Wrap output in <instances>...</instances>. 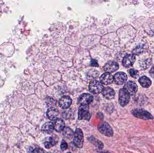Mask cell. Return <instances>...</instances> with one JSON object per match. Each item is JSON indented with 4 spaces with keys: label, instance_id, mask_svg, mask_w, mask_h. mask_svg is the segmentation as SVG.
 <instances>
[{
    "label": "cell",
    "instance_id": "16",
    "mask_svg": "<svg viewBox=\"0 0 154 153\" xmlns=\"http://www.w3.org/2000/svg\"><path fill=\"white\" fill-rule=\"evenodd\" d=\"M59 111L55 107H51L48 109L47 112V117L51 121H54L58 118L59 116Z\"/></svg>",
    "mask_w": 154,
    "mask_h": 153
},
{
    "label": "cell",
    "instance_id": "6",
    "mask_svg": "<svg viewBox=\"0 0 154 153\" xmlns=\"http://www.w3.org/2000/svg\"><path fill=\"white\" fill-rule=\"evenodd\" d=\"M98 129L101 133L107 136H113L114 131L111 126L107 122H104L98 127Z\"/></svg>",
    "mask_w": 154,
    "mask_h": 153
},
{
    "label": "cell",
    "instance_id": "27",
    "mask_svg": "<svg viewBox=\"0 0 154 153\" xmlns=\"http://www.w3.org/2000/svg\"><path fill=\"white\" fill-rule=\"evenodd\" d=\"M42 149H39V148H35V149H33V150H32L31 151H30V152H43L44 151H41Z\"/></svg>",
    "mask_w": 154,
    "mask_h": 153
},
{
    "label": "cell",
    "instance_id": "5",
    "mask_svg": "<svg viewBox=\"0 0 154 153\" xmlns=\"http://www.w3.org/2000/svg\"><path fill=\"white\" fill-rule=\"evenodd\" d=\"M104 89L102 83L97 80H93L90 83L89 90L94 94H99L101 93Z\"/></svg>",
    "mask_w": 154,
    "mask_h": 153
},
{
    "label": "cell",
    "instance_id": "23",
    "mask_svg": "<svg viewBox=\"0 0 154 153\" xmlns=\"http://www.w3.org/2000/svg\"><path fill=\"white\" fill-rule=\"evenodd\" d=\"M129 73L131 77H133L134 78H137L139 76V72L135 69H131L130 70Z\"/></svg>",
    "mask_w": 154,
    "mask_h": 153
},
{
    "label": "cell",
    "instance_id": "14",
    "mask_svg": "<svg viewBox=\"0 0 154 153\" xmlns=\"http://www.w3.org/2000/svg\"><path fill=\"white\" fill-rule=\"evenodd\" d=\"M102 93L103 96L108 100L113 99L115 95L114 89L109 87H107L103 89Z\"/></svg>",
    "mask_w": 154,
    "mask_h": 153
},
{
    "label": "cell",
    "instance_id": "7",
    "mask_svg": "<svg viewBox=\"0 0 154 153\" xmlns=\"http://www.w3.org/2000/svg\"><path fill=\"white\" fill-rule=\"evenodd\" d=\"M123 88L126 90L130 96H134L138 90V86L133 81H129L124 85Z\"/></svg>",
    "mask_w": 154,
    "mask_h": 153
},
{
    "label": "cell",
    "instance_id": "19",
    "mask_svg": "<svg viewBox=\"0 0 154 153\" xmlns=\"http://www.w3.org/2000/svg\"><path fill=\"white\" fill-rule=\"evenodd\" d=\"M63 135L65 138L68 139H71L74 136V132L70 128L66 127L63 130Z\"/></svg>",
    "mask_w": 154,
    "mask_h": 153
},
{
    "label": "cell",
    "instance_id": "17",
    "mask_svg": "<svg viewBox=\"0 0 154 153\" xmlns=\"http://www.w3.org/2000/svg\"><path fill=\"white\" fill-rule=\"evenodd\" d=\"M139 83L144 88H149L152 84L151 80L145 76H141L138 80Z\"/></svg>",
    "mask_w": 154,
    "mask_h": 153
},
{
    "label": "cell",
    "instance_id": "18",
    "mask_svg": "<svg viewBox=\"0 0 154 153\" xmlns=\"http://www.w3.org/2000/svg\"><path fill=\"white\" fill-rule=\"evenodd\" d=\"M54 130V125L51 122H48L45 123L43 125L41 129V131L47 134L51 133Z\"/></svg>",
    "mask_w": 154,
    "mask_h": 153
},
{
    "label": "cell",
    "instance_id": "20",
    "mask_svg": "<svg viewBox=\"0 0 154 153\" xmlns=\"http://www.w3.org/2000/svg\"><path fill=\"white\" fill-rule=\"evenodd\" d=\"M55 144H56V142L54 139L53 138V137H48L47 140L45 142L44 145H45V148L48 149L55 146Z\"/></svg>",
    "mask_w": 154,
    "mask_h": 153
},
{
    "label": "cell",
    "instance_id": "9",
    "mask_svg": "<svg viewBox=\"0 0 154 153\" xmlns=\"http://www.w3.org/2000/svg\"><path fill=\"white\" fill-rule=\"evenodd\" d=\"M136 61V57L133 54H127L124 57L123 60V65L126 68H129L134 64Z\"/></svg>",
    "mask_w": 154,
    "mask_h": 153
},
{
    "label": "cell",
    "instance_id": "15",
    "mask_svg": "<svg viewBox=\"0 0 154 153\" xmlns=\"http://www.w3.org/2000/svg\"><path fill=\"white\" fill-rule=\"evenodd\" d=\"M54 128L57 132H61L64 130L65 128V123L63 119L57 118L53 122Z\"/></svg>",
    "mask_w": 154,
    "mask_h": 153
},
{
    "label": "cell",
    "instance_id": "2",
    "mask_svg": "<svg viewBox=\"0 0 154 153\" xmlns=\"http://www.w3.org/2000/svg\"><path fill=\"white\" fill-rule=\"evenodd\" d=\"M130 96L129 93L124 88L119 90V101L122 107H125L129 104L130 100Z\"/></svg>",
    "mask_w": 154,
    "mask_h": 153
},
{
    "label": "cell",
    "instance_id": "1",
    "mask_svg": "<svg viewBox=\"0 0 154 153\" xmlns=\"http://www.w3.org/2000/svg\"><path fill=\"white\" fill-rule=\"evenodd\" d=\"M131 113L135 117L143 120H151L154 119V117L151 113L142 108H136L131 111Z\"/></svg>",
    "mask_w": 154,
    "mask_h": 153
},
{
    "label": "cell",
    "instance_id": "26",
    "mask_svg": "<svg viewBox=\"0 0 154 153\" xmlns=\"http://www.w3.org/2000/svg\"><path fill=\"white\" fill-rule=\"evenodd\" d=\"M91 65L93 67H99V65L98 64L96 60L95 59H92L91 60Z\"/></svg>",
    "mask_w": 154,
    "mask_h": 153
},
{
    "label": "cell",
    "instance_id": "21",
    "mask_svg": "<svg viewBox=\"0 0 154 153\" xmlns=\"http://www.w3.org/2000/svg\"><path fill=\"white\" fill-rule=\"evenodd\" d=\"M151 64V60L149 59H145L141 62V68L142 70H145L146 69L149 68Z\"/></svg>",
    "mask_w": 154,
    "mask_h": 153
},
{
    "label": "cell",
    "instance_id": "11",
    "mask_svg": "<svg viewBox=\"0 0 154 153\" xmlns=\"http://www.w3.org/2000/svg\"><path fill=\"white\" fill-rule=\"evenodd\" d=\"M119 68V65L117 62H109L105 65L104 69L106 72L113 73Z\"/></svg>",
    "mask_w": 154,
    "mask_h": 153
},
{
    "label": "cell",
    "instance_id": "3",
    "mask_svg": "<svg viewBox=\"0 0 154 153\" xmlns=\"http://www.w3.org/2000/svg\"><path fill=\"white\" fill-rule=\"evenodd\" d=\"M84 141V136L81 129H76L73 136V142L78 148H82Z\"/></svg>",
    "mask_w": 154,
    "mask_h": 153
},
{
    "label": "cell",
    "instance_id": "13",
    "mask_svg": "<svg viewBox=\"0 0 154 153\" xmlns=\"http://www.w3.org/2000/svg\"><path fill=\"white\" fill-rule=\"evenodd\" d=\"M100 82L105 85H108L113 83L114 78L111 74L108 72L104 73L100 77Z\"/></svg>",
    "mask_w": 154,
    "mask_h": 153
},
{
    "label": "cell",
    "instance_id": "24",
    "mask_svg": "<svg viewBox=\"0 0 154 153\" xmlns=\"http://www.w3.org/2000/svg\"><path fill=\"white\" fill-rule=\"evenodd\" d=\"M99 72L97 70L93 69V71H92V69H91L88 72L87 76L89 77H92V78H97L96 77H97L98 75H94V74H98V75H99Z\"/></svg>",
    "mask_w": 154,
    "mask_h": 153
},
{
    "label": "cell",
    "instance_id": "4",
    "mask_svg": "<svg viewBox=\"0 0 154 153\" xmlns=\"http://www.w3.org/2000/svg\"><path fill=\"white\" fill-rule=\"evenodd\" d=\"M89 108L87 105H81L78 112V119L79 120H89L90 116Z\"/></svg>",
    "mask_w": 154,
    "mask_h": 153
},
{
    "label": "cell",
    "instance_id": "10",
    "mask_svg": "<svg viewBox=\"0 0 154 153\" xmlns=\"http://www.w3.org/2000/svg\"><path fill=\"white\" fill-rule=\"evenodd\" d=\"M72 103L70 97L65 96L62 97L59 101V105L62 109H66L69 108Z\"/></svg>",
    "mask_w": 154,
    "mask_h": 153
},
{
    "label": "cell",
    "instance_id": "12",
    "mask_svg": "<svg viewBox=\"0 0 154 153\" xmlns=\"http://www.w3.org/2000/svg\"><path fill=\"white\" fill-rule=\"evenodd\" d=\"M93 101V97L89 93H83L80 95L79 102L81 105H89Z\"/></svg>",
    "mask_w": 154,
    "mask_h": 153
},
{
    "label": "cell",
    "instance_id": "22",
    "mask_svg": "<svg viewBox=\"0 0 154 153\" xmlns=\"http://www.w3.org/2000/svg\"><path fill=\"white\" fill-rule=\"evenodd\" d=\"M144 51V49L143 48L139 46L137 47L135 49L133 50V53L134 54L136 55H139L141 54H143Z\"/></svg>",
    "mask_w": 154,
    "mask_h": 153
},
{
    "label": "cell",
    "instance_id": "28",
    "mask_svg": "<svg viewBox=\"0 0 154 153\" xmlns=\"http://www.w3.org/2000/svg\"><path fill=\"white\" fill-rule=\"evenodd\" d=\"M150 74L151 76L154 79V66L151 68L150 71Z\"/></svg>",
    "mask_w": 154,
    "mask_h": 153
},
{
    "label": "cell",
    "instance_id": "25",
    "mask_svg": "<svg viewBox=\"0 0 154 153\" xmlns=\"http://www.w3.org/2000/svg\"><path fill=\"white\" fill-rule=\"evenodd\" d=\"M61 149L63 150H65L68 148V144L64 140H62L61 144Z\"/></svg>",
    "mask_w": 154,
    "mask_h": 153
},
{
    "label": "cell",
    "instance_id": "8",
    "mask_svg": "<svg viewBox=\"0 0 154 153\" xmlns=\"http://www.w3.org/2000/svg\"><path fill=\"white\" fill-rule=\"evenodd\" d=\"M114 81L118 85H122L125 83L128 79V76L123 72H118L114 75Z\"/></svg>",
    "mask_w": 154,
    "mask_h": 153
}]
</instances>
